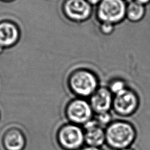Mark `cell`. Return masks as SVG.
<instances>
[{
  "instance_id": "14",
  "label": "cell",
  "mask_w": 150,
  "mask_h": 150,
  "mask_svg": "<svg viewBox=\"0 0 150 150\" xmlns=\"http://www.w3.org/2000/svg\"><path fill=\"white\" fill-rule=\"evenodd\" d=\"M114 29V25L109 23H105L103 22L102 23L100 29L102 33L104 34H109L111 33Z\"/></svg>"
},
{
  "instance_id": "1",
  "label": "cell",
  "mask_w": 150,
  "mask_h": 150,
  "mask_svg": "<svg viewBox=\"0 0 150 150\" xmlns=\"http://www.w3.org/2000/svg\"><path fill=\"white\" fill-rule=\"evenodd\" d=\"M105 143L111 148L121 150L129 148L136 138L134 126L125 121L111 122L105 129Z\"/></svg>"
},
{
  "instance_id": "13",
  "label": "cell",
  "mask_w": 150,
  "mask_h": 150,
  "mask_svg": "<svg viewBox=\"0 0 150 150\" xmlns=\"http://www.w3.org/2000/svg\"><path fill=\"white\" fill-rule=\"evenodd\" d=\"M125 83L122 80H114L113 81L109 87V90L113 95H115L126 88Z\"/></svg>"
},
{
  "instance_id": "17",
  "label": "cell",
  "mask_w": 150,
  "mask_h": 150,
  "mask_svg": "<svg viewBox=\"0 0 150 150\" xmlns=\"http://www.w3.org/2000/svg\"><path fill=\"white\" fill-rule=\"evenodd\" d=\"M135 1H137V2H139V3L142 4H143V5H144V4H145L148 3V2H149L150 1V0H135Z\"/></svg>"
},
{
  "instance_id": "15",
  "label": "cell",
  "mask_w": 150,
  "mask_h": 150,
  "mask_svg": "<svg viewBox=\"0 0 150 150\" xmlns=\"http://www.w3.org/2000/svg\"><path fill=\"white\" fill-rule=\"evenodd\" d=\"M80 150H101V149L99 147H95V146L86 145V146L82 147L81 149H80Z\"/></svg>"
},
{
  "instance_id": "16",
  "label": "cell",
  "mask_w": 150,
  "mask_h": 150,
  "mask_svg": "<svg viewBox=\"0 0 150 150\" xmlns=\"http://www.w3.org/2000/svg\"><path fill=\"white\" fill-rule=\"evenodd\" d=\"M86 1L91 5L98 4L101 0H86Z\"/></svg>"
},
{
  "instance_id": "9",
  "label": "cell",
  "mask_w": 150,
  "mask_h": 150,
  "mask_svg": "<svg viewBox=\"0 0 150 150\" xmlns=\"http://www.w3.org/2000/svg\"><path fill=\"white\" fill-rule=\"evenodd\" d=\"M114 96L109 88H98L90 96V104L96 114L109 112L112 107Z\"/></svg>"
},
{
  "instance_id": "4",
  "label": "cell",
  "mask_w": 150,
  "mask_h": 150,
  "mask_svg": "<svg viewBox=\"0 0 150 150\" xmlns=\"http://www.w3.org/2000/svg\"><path fill=\"white\" fill-rule=\"evenodd\" d=\"M126 8L124 0H101L98 4L97 15L102 23L114 25L126 16Z\"/></svg>"
},
{
  "instance_id": "8",
  "label": "cell",
  "mask_w": 150,
  "mask_h": 150,
  "mask_svg": "<svg viewBox=\"0 0 150 150\" xmlns=\"http://www.w3.org/2000/svg\"><path fill=\"white\" fill-rule=\"evenodd\" d=\"M21 36V29L15 22L8 19L0 21V47L4 50L14 47Z\"/></svg>"
},
{
  "instance_id": "10",
  "label": "cell",
  "mask_w": 150,
  "mask_h": 150,
  "mask_svg": "<svg viewBox=\"0 0 150 150\" xmlns=\"http://www.w3.org/2000/svg\"><path fill=\"white\" fill-rule=\"evenodd\" d=\"M83 129L87 145L100 148L105 143V129L95 119H92L83 125Z\"/></svg>"
},
{
  "instance_id": "7",
  "label": "cell",
  "mask_w": 150,
  "mask_h": 150,
  "mask_svg": "<svg viewBox=\"0 0 150 150\" xmlns=\"http://www.w3.org/2000/svg\"><path fill=\"white\" fill-rule=\"evenodd\" d=\"M62 12L67 19L81 21L90 16L91 6L86 0H65L62 5Z\"/></svg>"
},
{
  "instance_id": "19",
  "label": "cell",
  "mask_w": 150,
  "mask_h": 150,
  "mask_svg": "<svg viewBox=\"0 0 150 150\" xmlns=\"http://www.w3.org/2000/svg\"><path fill=\"white\" fill-rule=\"evenodd\" d=\"M121 150H134L133 149L131 148L130 147L129 148H124V149H121Z\"/></svg>"
},
{
  "instance_id": "12",
  "label": "cell",
  "mask_w": 150,
  "mask_h": 150,
  "mask_svg": "<svg viewBox=\"0 0 150 150\" xmlns=\"http://www.w3.org/2000/svg\"><path fill=\"white\" fill-rule=\"evenodd\" d=\"M97 122L103 128L107 127L111 122L112 117L109 112H103L96 114V118H94Z\"/></svg>"
},
{
  "instance_id": "6",
  "label": "cell",
  "mask_w": 150,
  "mask_h": 150,
  "mask_svg": "<svg viewBox=\"0 0 150 150\" xmlns=\"http://www.w3.org/2000/svg\"><path fill=\"white\" fill-rule=\"evenodd\" d=\"M138 98L131 90L126 88L114 95L112 107L115 112L121 116H129L134 113L138 107Z\"/></svg>"
},
{
  "instance_id": "5",
  "label": "cell",
  "mask_w": 150,
  "mask_h": 150,
  "mask_svg": "<svg viewBox=\"0 0 150 150\" xmlns=\"http://www.w3.org/2000/svg\"><path fill=\"white\" fill-rule=\"evenodd\" d=\"M64 114L70 122L83 125L93 119L94 111L88 101L83 98H78L67 104Z\"/></svg>"
},
{
  "instance_id": "2",
  "label": "cell",
  "mask_w": 150,
  "mask_h": 150,
  "mask_svg": "<svg viewBox=\"0 0 150 150\" xmlns=\"http://www.w3.org/2000/svg\"><path fill=\"white\" fill-rule=\"evenodd\" d=\"M68 86L77 96L81 97H90L98 88V80L89 70H77L70 75Z\"/></svg>"
},
{
  "instance_id": "18",
  "label": "cell",
  "mask_w": 150,
  "mask_h": 150,
  "mask_svg": "<svg viewBox=\"0 0 150 150\" xmlns=\"http://www.w3.org/2000/svg\"><path fill=\"white\" fill-rule=\"evenodd\" d=\"M15 0H0L1 2H5V3H9V2H12L15 1Z\"/></svg>"
},
{
  "instance_id": "11",
  "label": "cell",
  "mask_w": 150,
  "mask_h": 150,
  "mask_svg": "<svg viewBox=\"0 0 150 150\" xmlns=\"http://www.w3.org/2000/svg\"><path fill=\"white\" fill-rule=\"evenodd\" d=\"M145 14L144 5L133 0L128 3L126 8V16L131 21L141 20Z\"/></svg>"
},
{
  "instance_id": "3",
  "label": "cell",
  "mask_w": 150,
  "mask_h": 150,
  "mask_svg": "<svg viewBox=\"0 0 150 150\" xmlns=\"http://www.w3.org/2000/svg\"><path fill=\"white\" fill-rule=\"evenodd\" d=\"M56 139L63 150H77L85 143L84 129L71 122L64 124L58 129Z\"/></svg>"
}]
</instances>
